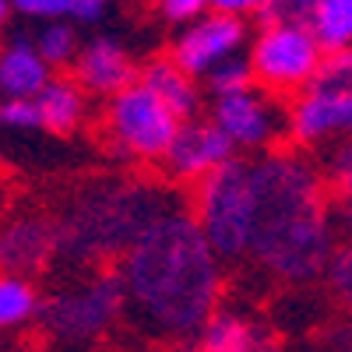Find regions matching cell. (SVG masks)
Instances as JSON below:
<instances>
[{
    "label": "cell",
    "mask_w": 352,
    "mask_h": 352,
    "mask_svg": "<svg viewBox=\"0 0 352 352\" xmlns=\"http://www.w3.org/2000/svg\"><path fill=\"white\" fill-rule=\"evenodd\" d=\"M219 254L190 212H169L124 254V314L148 335L180 342L215 317L222 272Z\"/></svg>",
    "instance_id": "cell-1"
},
{
    "label": "cell",
    "mask_w": 352,
    "mask_h": 352,
    "mask_svg": "<svg viewBox=\"0 0 352 352\" xmlns=\"http://www.w3.org/2000/svg\"><path fill=\"white\" fill-rule=\"evenodd\" d=\"M250 261L257 268L289 285H307L328 275L338 250L331 204L314 162L296 152H264L250 159Z\"/></svg>",
    "instance_id": "cell-2"
},
{
    "label": "cell",
    "mask_w": 352,
    "mask_h": 352,
    "mask_svg": "<svg viewBox=\"0 0 352 352\" xmlns=\"http://www.w3.org/2000/svg\"><path fill=\"white\" fill-rule=\"evenodd\" d=\"M169 212H180V197L152 184H96L74 197L56 222V240L67 264H99L120 257Z\"/></svg>",
    "instance_id": "cell-3"
},
{
    "label": "cell",
    "mask_w": 352,
    "mask_h": 352,
    "mask_svg": "<svg viewBox=\"0 0 352 352\" xmlns=\"http://www.w3.org/2000/svg\"><path fill=\"white\" fill-rule=\"evenodd\" d=\"M194 219L222 261H247L254 240L250 159H232L194 190Z\"/></svg>",
    "instance_id": "cell-4"
},
{
    "label": "cell",
    "mask_w": 352,
    "mask_h": 352,
    "mask_svg": "<svg viewBox=\"0 0 352 352\" xmlns=\"http://www.w3.org/2000/svg\"><path fill=\"white\" fill-rule=\"evenodd\" d=\"M184 120L176 116L155 92H148L141 81L113 96L106 109V134L116 155L138 162H162L173 148Z\"/></svg>",
    "instance_id": "cell-5"
},
{
    "label": "cell",
    "mask_w": 352,
    "mask_h": 352,
    "mask_svg": "<svg viewBox=\"0 0 352 352\" xmlns=\"http://www.w3.org/2000/svg\"><path fill=\"white\" fill-rule=\"evenodd\" d=\"M324 56L328 53L320 50L310 25H272L261 28V36L254 39L250 64L257 85L282 96V92H307L317 81Z\"/></svg>",
    "instance_id": "cell-6"
},
{
    "label": "cell",
    "mask_w": 352,
    "mask_h": 352,
    "mask_svg": "<svg viewBox=\"0 0 352 352\" xmlns=\"http://www.w3.org/2000/svg\"><path fill=\"white\" fill-rule=\"evenodd\" d=\"M124 310V282L120 275H92L60 296H53L46 307V328L64 342H85L102 335L116 314Z\"/></svg>",
    "instance_id": "cell-7"
},
{
    "label": "cell",
    "mask_w": 352,
    "mask_h": 352,
    "mask_svg": "<svg viewBox=\"0 0 352 352\" xmlns=\"http://www.w3.org/2000/svg\"><path fill=\"white\" fill-rule=\"evenodd\" d=\"M212 120L229 134V141L243 152H272L275 144L292 134L289 109L278 102L275 92L268 88H247L240 96L215 99Z\"/></svg>",
    "instance_id": "cell-8"
},
{
    "label": "cell",
    "mask_w": 352,
    "mask_h": 352,
    "mask_svg": "<svg viewBox=\"0 0 352 352\" xmlns=\"http://www.w3.org/2000/svg\"><path fill=\"white\" fill-rule=\"evenodd\" d=\"M247 43V28L240 18L229 14H204L201 21L187 25L173 43V60L190 78H208L219 64L240 56V46Z\"/></svg>",
    "instance_id": "cell-9"
},
{
    "label": "cell",
    "mask_w": 352,
    "mask_h": 352,
    "mask_svg": "<svg viewBox=\"0 0 352 352\" xmlns=\"http://www.w3.org/2000/svg\"><path fill=\"white\" fill-rule=\"evenodd\" d=\"M236 144L229 141V134L215 124V120H187L176 134L169 155L162 159L166 173L173 180H204L215 169H222L226 162H232L236 155Z\"/></svg>",
    "instance_id": "cell-10"
},
{
    "label": "cell",
    "mask_w": 352,
    "mask_h": 352,
    "mask_svg": "<svg viewBox=\"0 0 352 352\" xmlns=\"http://www.w3.org/2000/svg\"><path fill=\"white\" fill-rule=\"evenodd\" d=\"M289 120H292V138L300 144H324L335 138L352 141V92L310 85L292 102Z\"/></svg>",
    "instance_id": "cell-11"
},
{
    "label": "cell",
    "mask_w": 352,
    "mask_h": 352,
    "mask_svg": "<svg viewBox=\"0 0 352 352\" xmlns=\"http://www.w3.org/2000/svg\"><path fill=\"white\" fill-rule=\"evenodd\" d=\"M56 250H60L56 226L43 215H18L14 222H8L4 240H0V261L8 272H39Z\"/></svg>",
    "instance_id": "cell-12"
},
{
    "label": "cell",
    "mask_w": 352,
    "mask_h": 352,
    "mask_svg": "<svg viewBox=\"0 0 352 352\" xmlns=\"http://www.w3.org/2000/svg\"><path fill=\"white\" fill-rule=\"evenodd\" d=\"M74 74L85 92H99V96H120L124 88L138 85L134 81L138 71L131 64V56L124 53V46H116L106 36L81 46L78 60H74Z\"/></svg>",
    "instance_id": "cell-13"
},
{
    "label": "cell",
    "mask_w": 352,
    "mask_h": 352,
    "mask_svg": "<svg viewBox=\"0 0 352 352\" xmlns=\"http://www.w3.org/2000/svg\"><path fill=\"white\" fill-rule=\"evenodd\" d=\"M50 81V64L36 50V39H11L4 56H0V92H4V99H39Z\"/></svg>",
    "instance_id": "cell-14"
},
{
    "label": "cell",
    "mask_w": 352,
    "mask_h": 352,
    "mask_svg": "<svg viewBox=\"0 0 352 352\" xmlns=\"http://www.w3.org/2000/svg\"><path fill=\"white\" fill-rule=\"evenodd\" d=\"M138 81L148 88V92H155L180 120H197V109H201V92L194 78L173 60V56H155V60H148L141 67Z\"/></svg>",
    "instance_id": "cell-15"
},
{
    "label": "cell",
    "mask_w": 352,
    "mask_h": 352,
    "mask_svg": "<svg viewBox=\"0 0 352 352\" xmlns=\"http://www.w3.org/2000/svg\"><path fill=\"white\" fill-rule=\"evenodd\" d=\"M36 102H39V113H43V131H50V134L78 131L81 120H85V109H88L85 88L74 78H53Z\"/></svg>",
    "instance_id": "cell-16"
},
{
    "label": "cell",
    "mask_w": 352,
    "mask_h": 352,
    "mask_svg": "<svg viewBox=\"0 0 352 352\" xmlns=\"http://www.w3.org/2000/svg\"><path fill=\"white\" fill-rule=\"evenodd\" d=\"M197 352H268V338L240 314H215L197 338Z\"/></svg>",
    "instance_id": "cell-17"
},
{
    "label": "cell",
    "mask_w": 352,
    "mask_h": 352,
    "mask_svg": "<svg viewBox=\"0 0 352 352\" xmlns=\"http://www.w3.org/2000/svg\"><path fill=\"white\" fill-rule=\"evenodd\" d=\"M310 32L317 36L324 53L352 50V0H320Z\"/></svg>",
    "instance_id": "cell-18"
},
{
    "label": "cell",
    "mask_w": 352,
    "mask_h": 352,
    "mask_svg": "<svg viewBox=\"0 0 352 352\" xmlns=\"http://www.w3.org/2000/svg\"><path fill=\"white\" fill-rule=\"evenodd\" d=\"M39 307H43L39 292L25 275H4V282H0V324L21 328L39 314Z\"/></svg>",
    "instance_id": "cell-19"
},
{
    "label": "cell",
    "mask_w": 352,
    "mask_h": 352,
    "mask_svg": "<svg viewBox=\"0 0 352 352\" xmlns=\"http://www.w3.org/2000/svg\"><path fill=\"white\" fill-rule=\"evenodd\" d=\"M36 50L43 53V60L50 67H60V64H71L78 60V32L74 25L67 21H46L39 32H36Z\"/></svg>",
    "instance_id": "cell-20"
},
{
    "label": "cell",
    "mask_w": 352,
    "mask_h": 352,
    "mask_svg": "<svg viewBox=\"0 0 352 352\" xmlns=\"http://www.w3.org/2000/svg\"><path fill=\"white\" fill-rule=\"evenodd\" d=\"M208 88H212V96L215 99H226V96H240L247 92V88H254V64H250V56H232V60L219 64L208 78Z\"/></svg>",
    "instance_id": "cell-21"
},
{
    "label": "cell",
    "mask_w": 352,
    "mask_h": 352,
    "mask_svg": "<svg viewBox=\"0 0 352 352\" xmlns=\"http://www.w3.org/2000/svg\"><path fill=\"white\" fill-rule=\"evenodd\" d=\"M317 8H320V0H268L257 18H261L264 28H272V25H310Z\"/></svg>",
    "instance_id": "cell-22"
},
{
    "label": "cell",
    "mask_w": 352,
    "mask_h": 352,
    "mask_svg": "<svg viewBox=\"0 0 352 352\" xmlns=\"http://www.w3.org/2000/svg\"><path fill=\"white\" fill-rule=\"evenodd\" d=\"M328 173H331L335 194H338V212H342V219L352 226V141H345L342 148L335 152Z\"/></svg>",
    "instance_id": "cell-23"
},
{
    "label": "cell",
    "mask_w": 352,
    "mask_h": 352,
    "mask_svg": "<svg viewBox=\"0 0 352 352\" xmlns=\"http://www.w3.org/2000/svg\"><path fill=\"white\" fill-rule=\"evenodd\" d=\"M0 120L8 131H39L43 127V113L36 99H4L0 106Z\"/></svg>",
    "instance_id": "cell-24"
},
{
    "label": "cell",
    "mask_w": 352,
    "mask_h": 352,
    "mask_svg": "<svg viewBox=\"0 0 352 352\" xmlns=\"http://www.w3.org/2000/svg\"><path fill=\"white\" fill-rule=\"evenodd\" d=\"M328 282H331L335 300L352 314V243L338 247V254H335V261H331V268H328Z\"/></svg>",
    "instance_id": "cell-25"
},
{
    "label": "cell",
    "mask_w": 352,
    "mask_h": 352,
    "mask_svg": "<svg viewBox=\"0 0 352 352\" xmlns=\"http://www.w3.org/2000/svg\"><path fill=\"white\" fill-rule=\"evenodd\" d=\"M314 85H324V88H345L352 92V50L342 53H328L324 64H320V74Z\"/></svg>",
    "instance_id": "cell-26"
},
{
    "label": "cell",
    "mask_w": 352,
    "mask_h": 352,
    "mask_svg": "<svg viewBox=\"0 0 352 352\" xmlns=\"http://www.w3.org/2000/svg\"><path fill=\"white\" fill-rule=\"evenodd\" d=\"M8 4L21 18H39V21H56L71 14V0H8Z\"/></svg>",
    "instance_id": "cell-27"
},
{
    "label": "cell",
    "mask_w": 352,
    "mask_h": 352,
    "mask_svg": "<svg viewBox=\"0 0 352 352\" xmlns=\"http://www.w3.org/2000/svg\"><path fill=\"white\" fill-rule=\"evenodd\" d=\"M212 8V0H159V11L166 21H201L204 11Z\"/></svg>",
    "instance_id": "cell-28"
},
{
    "label": "cell",
    "mask_w": 352,
    "mask_h": 352,
    "mask_svg": "<svg viewBox=\"0 0 352 352\" xmlns=\"http://www.w3.org/2000/svg\"><path fill=\"white\" fill-rule=\"evenodd\" d=\"M268 0H212L215 14H229V18H243V14H261Z\"/></svg>",
    "instance_id": "cell-29"
},
{
    "label": "cell",
    "mask_w": 352,
    "mask_h": 352,
    "mask_svg": "<svg viewBox=\"0 0 352 352\" xmlns=\"http://www.w3.org/2000/svg\"><path fill=\"white\" fill-rule=\"evenodd\" d=\"M106 8H109V0H71V18L92 25L106 14Z\"/></svg>",
    "instance_id": "cell-30"
}]
</instances>
